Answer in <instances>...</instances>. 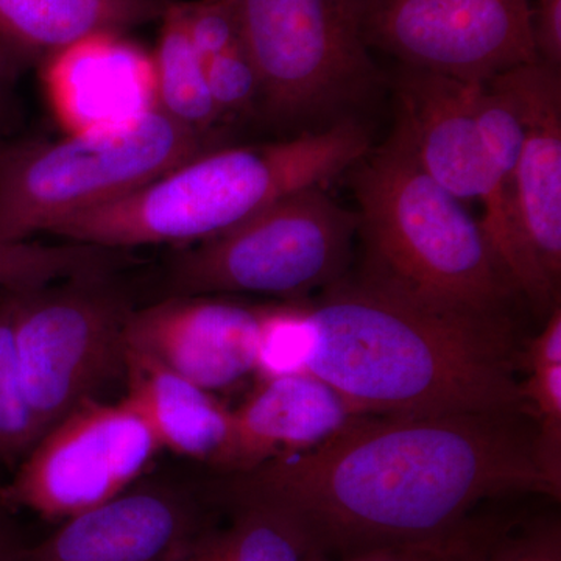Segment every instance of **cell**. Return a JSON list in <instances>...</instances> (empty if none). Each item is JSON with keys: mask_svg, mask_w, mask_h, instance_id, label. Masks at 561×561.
Returning a JSON list of instances; mask_svg holds the SVG:
<instances>
[{"mask_svg": "<svg viewBox=\"0 0 561 561\" xmlns=\"http://www.w3.org/2000/svg\"><path fill=\"white\" fill-rule=\"evenodd\" d=\"M309 312L316 376L367 415L524 412L513 319L438 308L360 268Z\"/></svg>", "mask_w": 561, "mask_h": 561, "instance_id": "obj_2", "label": "cell"}, {"mask_svg": "<svg viewBox=\"0 0 561 561\" xmlns=\"http://www.w3.org/2000/svg\"><path fill=\"white\" fill-rule=\"evenodd\" d=\"M508 527L490 516H470L451 530L426 540L383 546L341 561H486Z\"/></svg>", "mask_w": 561, "mask_h": 561, "instance_id": "obj_24", "label": "cell"}, {"mask_svg": "<svg viewBox=\"0 0 561 561\" xmlns=\"http://www.w3.org/2000/svg\"><path fill=\"white\" fill-rule=\"evenodd\" d=\"M161 21L151 54L157 108L191 130L217 138V124L225 117L210 98L206 65L187 38L179 2L173 0Z\"/></svg>", "mask_w": 561, "mask_h": 561, "instance_id": "obj_20", "label": "cell"}, {"mask_svg": "<svg viewBox=\"0 0 561 561\" xmlns=\"http://www.w3.org/2000/svg\"><path fill=\"white\" fill-rule=\"evenodd\" d=\"M0 290V467H14L43 437L24 389L14 348L20 291Z\"/></svg>", "mask_w": 561, "mask_h": 561, "instance_id": "obj_22", "label": "cell"}, {"mask_svg": "<svg viewBox=\"0 0 561 561\" xmlns=\"http://www.w3.org/2000/svg\"><path fill=\"white\" fill-rule=\"evenodd\" d=\"M367 413L312 375L261 381L232 411L231 437L217 468L242 474L311 451Z\"/></svg>", "mask_w": 561, "mask_h": 561, "instance_id": "obj_15", "label": "cell"}, {"mask_svg": "<svg viewBox=\"0 0 561 561\" xmlns=\"http://www.w3.org/2000/svg\"><path fill=\"white\" fill-rule=\"evenodd\" d=\"M43 80L68 133L108 127L157 108L151 54L124 33L76 41L43 62Z\"/></svg>", "mask_w": 561, "mask_h": 561, "instance_id": "obj_14", "label": "cell"}, {"mask_svg": "<svg viewBox=\"0 0 561 561\" xmlns=\"http://www.w3.org/2000/svg\"><path fill=\"white\" fill-rule=\"evenodd\" d=\"M357 232V210L343 208L323 186L306 187L181 250L169 267V297L261 294L301 301L350 272Z\"/></svg>", "mask_w": 561, "mask_h": 561, "instance_id": "obj_7", "label": "cell"}, {"mask_svg": "<svg viewBox=\"0 0 561 561\" xmlns=\"http://www.w3.org/2000/svg\"><path fill=\"white\" fill-rule=\"evenodd\" d=\"M210 98L221 116H245L261 111L262 83L243 43L205 62Z\"/></svg>", "mask_w": 561, "mask_h": 561, "instance_id": "obj_27", "label": "cell"}, {"mask_svg": "<svg viewBox=\"0 0 561 561\" xmlns=\"http://www.w3.org/2000/svg\"><path fill=\"white\" fill-rule=\"evenodd\" d=\"M370 150V131L357 117L276 142L217 147L121 201L70 217L50 232L69 242L116 250L195 245L287 195L324 186Z\"/></svg>", "mask_w": 561, "mask_h": 561, "instance_id": "obj_3", "label": "cell"}, {"mask_svg": "<svg viewBox=\"0 0 561 561\" xmlns=\"http://www.w3.org/2000/svg\"><path fill=\"white\" fill-rule=\"evenodd\" d=\"M161 449L127 401H87L39 438L0 489V502L66 522L125 493Z\"/></svg>", "mask_w": 561, "mask_h": 561, "instance_id": "obj_9", "label": "cell"}, {"mask_svg": "<svg viewBox=\"0 0 561 561\" xmlns=\"http://www.w3.org/2000/svg\"><path fill=\"white\" fill-rule=\"evenodd\" d=\"M227 529L191 540L172 561H332L297 519L272 505H234Z\"/></svg>", "mask_w": 561, "mask_h": 561, "instance_id": "obj_19", "label": "cell"}, {"mask_svg": "<svg viewBox=\"0 0 561 561\" xmlns=\"http://www.w3.org/2000/svg\"><path fill=\"white\" fill-rule=\"evenodd\" d=\"M316 328L309 306L300 301L262 306L254 373L261 381L308 375Z\"/></svg>", "mask_w": 561, "mask_h": 561, "instance_id": "obj_23", "label": "cell"}, {"mask_svg": "<svg viewBox=\"0 0 561 561\" xmlns=\"http://www.w3.org/2000/svg\"><path fill=\"white\" fill-rule=\"evenodd\" d=\"M130 261L128 250L90 243L0 242V290L35 289L79 276L111 275Z\"/></svg>", "mask_w": 561, "mask_h": 561, "instance_id": "obj_21", "label": "cell"}, {"mask_svg": "<svg viewBox=\"0 0 561 561\" xmlns=\"http://www.w3.org/2000/svg\"><path fill=\"white\" fill-rule=\"evenodd\" d=\"M351 172L360 268L438 308L512 319L519 294L482 221L420 168L400 135L391 131Z\"/></svg>", "mask_w": 561, "mask_h": 561, "instance_id": "obj_4", "label": "cell"}, {"mask_svg": "<svg viewBox=\"0 0 561 561\" xmlns=\"http://www.w3.org/2000/svg\"><path fill=\"white\" fill-rule=\"evenodd\" d=\"M526 125L512 183L516 256L511 272L519 297L548 317L560 305L561 286V76L535 61L494 77Z\"/></svg>", "mask_w": 561, "mask_h": 561, "instance_id": "obj_11", "label": "cell"}, {"mask_svg": "<svg viewBox=\"0 0 561 561\" xmlns=\"http://www.w3.org/2000/svg\"><path fill=\"white\" fill-rule=\"evenodd\" d=\"M486 561H561V529L557 519H538L522 530H505Z\"/></svg>", "mask_w": 561, "mask_h": 561, "instance_id": "obj_29", "label": "cell"}, {"mask_svg": "<svg viewBox=\"0 0 561 561\" xmlns=\"http://www.w3.org/2000/svg\"><path fill=\"white\" fill-rule=\"evenodd\" d=\"M3 505L0 502V561H16L22 552L14 541L9 524L3 518Z\"/></svg>", "mask_w": 561, "mask_h": 561, "instance_id": "obj_33", "label": "cell"}, {"mask_svg": "<svg viewBox=\"0 0 561 561\" xmlns=\"http://www.w3.org/2000/svg\"><path fill=\"white\" fill-rule=\"evenodd\" d=\"M519 382L524 409L535 424V443L546 481L560 497L561 491V364L527 368Z\"/></svg>", "mask_w": 561, "mask_h": 561, "instance_id": "obj_26", "label": "cell"}, {"mask_svg": "<svg viewBox=\"0 0 561 561\" xmlns=\"http://www.w3.org/2000/svg\"><path fill=\"white\" fill-rule=\"evenodd\" d=\"M14 69L0 55V133L7 130L13 119V98H11L10 79Z\"/></svg>", "mask_w": 561, "mask_h": 561, "instance_id": "obj_32", "label": "cell"}, {"mask_svg": "<svg viewBox=\"0 0 561 561\" xmlns=\"http://www.w3.org/2000/svg\"><path fill=\"white\" fill-rule=\"evenodd\" d=\"M262 306L220 295H176L133 311L125 343L210 391L254 373Z\"/></svg>", "mask_w": 561, "mask_h": 561, "instance_id": "obj_13", "label": "cell"}, {"mask_svg": "<svg viewBox=\"0 0 561 561\" xmlns=\"http://www.w3.org/2000/svg\"><path fill=\"white\" fill-rule=\"evenodd\" d=\"M113 275L20 291L14 348L22 389L43 435L124 375L125 330L135 309Z\"/></svg>", "mask_w": 561, "mask_h": 561, "instance_id": "obj_8", "label": "cell"}, {"mask_svg": "<svg viewBox=\"0 0 561 561\" xmlns=\"http://www.w3.org/2000/svg\"><path fill=\"white\" fill-rule=\"evenodd\" d=\"M524 412L367 415L311 451L232 474L236 504L286 512L331 559L426 540L483 500L557 497Z\"/></svg>", "mask_w": 561, "mask_h": 561, "instance_id": "obj_1", "label": "cell"}, {"mask_svg": "<svg viewBox=\"0 0 561 561\" xmlns=\"http://www.w3.org/2000/svg\"><path fill=\"white\" fill-rule=\"evenodd\" d=\"M192 513L175 491H125L65 524L16 561H172L191 541Z\"/></svg>", "mask_w": 561, "mask_h": 561, "instance_id": "obj_16", "label": "cell"}, {"mask_svg": "<svg viewBox=\"0 0 561 561\" xmlns=\"http://www.w3.org/2000/svg\"><path fill=\"white\" fill-rule=\"evenodd\" d=\"M179 10L187 38L203 61L242 43L236 0L179 2Z\"/></svg>", "mask_w": 561, "mask_h": 561, "instance_id": "obj_28", "label": "cell"}, {"mask_svg": "<svg viewBox=\"0 0 561 561\" xmlns=\"http://www.w3.org/2000/svg\"><path fill=\"white\" fill-rule=\"evenodd\" d=\"M471 110L483 147L512 195L513 176L526 139V125L507 92L491 83H472Z\"/></svg>", "mask_w": 561, "mask_h": 561, "instance_id": "obj_25", "label": "cell"}, {"mask_svg": "<svg viewBox=\"0 0 561 561\" xmlns=\"http://www.w3.org/2000/svg\"><path fill=\"white\" fill-rule=\"evenodd\" d=\"M535 44L542 62L561 65V0H531Z\"/></svg>", "mask_w": 561, "mask_h": 561, "instance_id": "obj_30", "label": "cell"}, {"mask_svg": "<svg viewBox=\"0 0 561 561\" xmlns=\"http://www.w3.org/2000/svg\"><path fill=\"white\" fill-rule=\"evenodd\" d=\"M472 83L405 68L394 81L393 131L427 175L460 202L479 203L486 238L505 271L516 253L511 190L483 147L471 110Z\"/></svg>", "mask_w": 561, "mask_h": 561, "instance_id": "obj_12", "label": "cell"}, {"mask_svg": "<svg viewBox=\"0 0 561 561\" xmlns=\"http://www.w3.org/2000/svg\"><path fill=\"white\" fill-rule=\"evenodd\" d=\"M213 149L217 138L184 127L160 108L54 142L0 144V242L50 232Z\"/></svg>", "mask_w": 561, "mask_h": 561, "instance_id": "obj_5", "label": "cell"}, {"mask_svg": "<svg viewBox=\"0 0 561 561\" xmlns=\"http://www.w3.org/2000/svg\"><path fill=\"white\" fill-rule=\"evenodd\" d=\"M124 401L146 420L162 449L217 468L231 437L232 411L144 351L125 343Z\"/></svg>", "mask_w": 561, "mask_h": 561, "instance_id": "obj_17", "label": "cell"}, {"mask_svg": "<svg viewBox=\"0 0 561 561\" xmlns=\"http://www.w3.org/2000/svg\"><path fill=\"white\" fill-rule=\"evenodd\" d=\"M236 3L268 124L295 135L323 130L356 117L381 87L364 36L365 0Z\"/></svg>", "mask_w": 561, "mask_h": 561, "instance_id": "obj_6", "label": "cell"}, {"mask_svg": "<svg viewBox=\"0 0 561 561\" xmlns=\"http://www.w3.org/2000/svg\"><path fill=\"white\" fill-rule=\"evenodd\" d=\"M173 0H0V55L16 68L44 62L99 32L161 21Z\"/></svg>", "mask_w": 561, "mask_h": 561, "instance_id": "obj_18", "label": "cell"}, {"mask_svg": "<svg viewBox=\"0 0 561 561\" xmlns=\"http://www.w3.org/2000/svg\"><path fill=\"white\" fill-rule=\"evenodd\" d=\"M364 36L405 68L465 83L540 61L531 0H365Z\"/></svg>", "mask_w": 561, "mask_h": 561, "instance_id": "obj_10", "label": "cell"}, {"mask_svg": "<svg viewBox=\"0 0 561 561\" xmlns=\"http://www.w3.org/2000/svg\"><path fill=\"white\" fill-rule=\"evenodd\" d=\"M561 364V306H556L546 317L545 328L523 350V365Z\"/></svg>", "mask_w": 561, "mask_h": 561, "instance_id": "obj_31", "label": "cell"}]
</instances>
